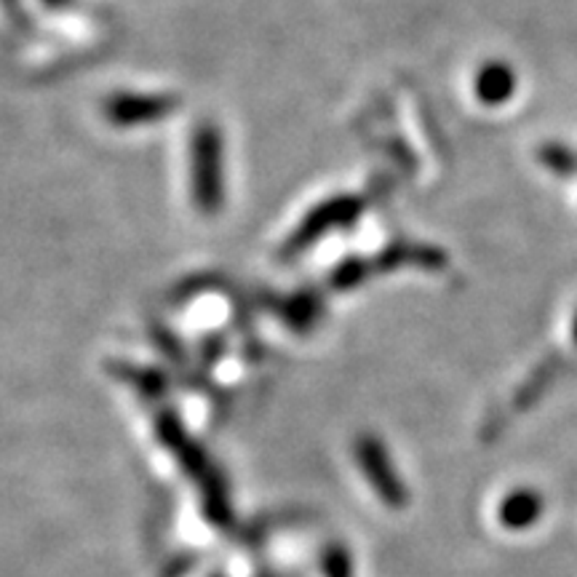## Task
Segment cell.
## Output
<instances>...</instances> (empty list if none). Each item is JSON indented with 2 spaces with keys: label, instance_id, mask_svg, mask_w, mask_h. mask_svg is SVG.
<instances>
[{
  "label": "cell",
  "instance_id": "cell-1",
  "mask_svg": "<svg viewBox=\"0 0 577 577\" xmlns=\"http://www.w3.org/2000/svg\"><path fill=\"white\" fill-rule=\"evenodd\" d=\"M222 135L215 123H201L190 142L192 201L211 217L225 203V152Z\"/></svg>",
  "mask_w": 577,
  "mask_h": 577
},
{
  "label": "cell",
  "instance_id": "cell-2",
  "mask_svg": "<svg viewBox=\"0 0 577 577\" xmlns=\"http://www.w3.org/2000/svg\"><path fill=\"white\" fill-rule=\"evenodd\" d=\"M358 215H361V201H358V198H348V196L329 198L327 203H321V207H316L308 217H305V222L295 230V236L289 238L283 255H295V251L314 247L316 241L327 238L331 230H340V228H348V225H354Z\"/></svg>",
  "mask_w": 577,
  "mask_h": 577
},
{
  "label": "cell",
  "instance_id": "cell-3",
  "mask_svg": "<svg viewBox=\"0 0 577 577\" xmlns=\"http://www.w3.org/2000/svg\"><path fill=\"white\" fill-rule=\"evenodd\" d=\"M177 99L163 94H118L105 105V116L116 126L156 123L175 112Z\"/></svg>",
  "mask_w": 577,
  "mask_h": 577
},
{
  "label": "cell",
  "instance_id": "cell-4",
  "mask_svg": "<svg viewBox=\"0 0 577 577\" xmlns=\"http://www.w3.org/2000/svg\"><path fill=\"white\" fill-rule=\"evenodd\" d=\"M476 94L487 105H503L516 94V72L503 62H489L476 76Z\"/></svg>",
  "mask_w": 577,
  "mask_h": 577
},
{
  "label": "cell",
  "instance_id": "cell-5",
  "mask_svg": "<svg viewBox=\"0 0 577 577\" xmlns=\"http://www.w3.org/2000/svg\"><path fill=\"white\" fill-rule=\"evenodd\" d=\"M540 163L546 166L550 175L573 177L577 175V152L564 148V145H543L540 148Z\"/></svg>",
  "mask_w": 577,
  "mask_h": 577
},
{
  "label": "cell",
  "instance_id": "cell-6",
  "mask_svg": "<svg viewBox=\"0 0 577 577\" xmlns=\"http://www.w3.org/2000/svg\"><path fill=\"white\" fill-rule=\"evenodd\" d=\"M49 3H68V0H49Z\"/></svg>",
  "mask_w": 577,
  "mask_h": 577
},
{
  "label": "cell",
  "instance_id": "cell-7",
  "mask_svg": "<svg viewBox=\"0 0 577 577\" xmlns=\"http://www.w3.org/2000/svg\"><path fill=\"white\" fill-rule=\"evenodd\" d=\"M575 340H577V316H575Z\"/></svg>",
  "mask_w": 577,
  "mask_h": 577
}]
</instances>
